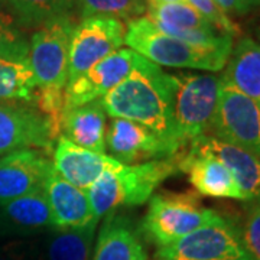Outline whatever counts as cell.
Returning a JSON list of instances; mask_svg holds the SVG:
<instances>
[{
  "instance_id": "cell-1",
  "label": "cell",
  "mask_w": 260,
  "mask_h": 260,
  "mask_svg": "<svg viewBox=\"0 0 260 260\" xmlns=\"http://www.w3.org/2000/svg\"><path fill=\"white\" fill-rule=\"evenodd\" d=\"M175 87V75L164 73L160 67L145 58L129 77L103 95L100 103L113 119L145 126L184 155L186 150L181 148L174 132Z\"/></svg>"
},
{
  "instance_id": "cell-2",
  "label": "cell",
  "mask_w": 260,
  "mask_h": 260,
  "mask_svg": "<svg viewBox=\"0 0 260 260\" xmlns=\"http://www.w3.org/2000/svg\"><path fill=\"white\" fill-rule=\"evenodd\" d=\"M182 156L121 165L119 169L106 172L87 189L94 220L99 223L103 217L121 207L145 204L165 179L179 172L178 165Z\"/></svg>"
},
{
  "instance_id": "cell-3",
  "label": "cell",
  "mask_w": 260,
  "mask_h": 260,
  "mask_svg": "<svg viewBox=\"0 0 260 260\" xmlns=\"http://www.w3.org/2000/svg\"><path fill=\"white\" fill-rule=\"evenodd\" d=\"M124 44L158 67L221 71L229 52L197 48L160 32L146 16L127 20Z\"/></svg>"
},
{
  "instance_id": "cell-4",
  "label": "cell",
  "mask_w": 260,
  "mask_h": 260,
  "mask_svg": "<svg viewBox=\"0 0 260 260\" xmlns=\"http://www.w3.org/2000/svg\"><path fill=\"white\" fill-rule=\"evenodd\" d=\"M218 215L217 211L201 204L195 192H159L150 197L139 232L142 237L160 249L213 223Z\"/></svg>"
},
{
  "instance_id": "cell-5",
  "label": "cell",
  "mask_w": 260,
  "mask_h": 260,
  "mask_svg": "<svg viewBox=\"0 0 260 260\" xmlns=\"http://www.w3.org/2000/svg\"><path fill=\"white\" fill-rule=\"evenodd\" d=\"M174 93V132L181 148L210 135L220 100L221 81L211 74H178Z\"/></svg>"
},
{
  "instance_id": "cell-6",
  "label": "cell",
  "mask_w": 260,
  "mask_h": 260,
  "mask_svg": "<svg viewBox=\"0 0 260 260\" xmlns=\"http://www.w3.org/2000/svg\"><path fill=\"white\" fill-rule=\"evenodd\" d=\"M156 260H253L243 242L242 229L218 215L177 242L160 247Z\"/></svg>"
},
{
  "instance_id": "cell-7",
  "label": "cell",
  "mask_w": 260,
  "mask_h": 260,
  "mask_svg": "<svg viewBox=\"0 0 260 260\" xmlns=\"http://www.w3.org/2000/svg\"><path fill=\"white\" fill-rule=\"evenodd\" d=\"M74 26L71 16H62L42 25L30 38L28 62L38 88L67 87L70 39Z\"/></svg>"
},
{
  "instance_id": "cell-8",
  "label": "cell",
  "mask_w": 260,
  "mask_h": 260,
  "mask_svg": "<svg viewBox=\"0 0 260 260\" xmlns=\"http://www.w3.org/2000/svg\"><path fill=\"white\" fill-rule=\"evenodd\" d=\"M126 26L120 19L91 16L77 23L71 32L68 52V83L85 74L103 58L120 49Z\"/></svg>"
},
{
  "instance_id": "cell-9",
  "label": "cell",
  "mask_w": 260,
  "mask_h": 260,
  "mask_svg": "<svg viewBox=\"0 0 260 260\" xmlns=\"http://www.w3.org/2000/svg\"><path fill=\"white\" fill-rule=\"evenodd\" d=\"M221 81L220 100L210 135L260 159V106Z\"/></svg>"
},
{
  "instance_id": "cell-10",
  "label": "cell",
  "mask_w": 260,
  "mask_h": 260,
  "mask_svg": "<svg viewBox=\"0 0 260 260\" xmlns=\"http://www.w3.org/2000/svg\"><path fill=\"white\" fill-rule=\"evenodd\" d=\"M59 133L35 106L0 102V155L23 149L48 152Z\"/></svg>"
},
{
  "instance_id": "cell-11",
  "label": "cell",
  "mask_w": 260,
  "mask_h": 260,
  "mask_svg": "<svg viewBox=\"0 0 260 260\" xmlns=\"http://www.w3.org/2000/svg\"><path fill=\"white\" fill-rule=\"evenodd\" d=\"M145 58L132 49H117L91 67L85 74L65 87V112L83 106L112 91L129 77Z\"/></svg>"
},
{
  "instance_id": "cell-12",
  "label": "cell",
  "mask_w": 260,
  "mask_h": 260,
  "mask_svg": "<svg viewBox=\"0 0 260 260\" xmlns=\"http://www.w3.org/2000/svg\"><path fill=\"white\" fill-rule=\"evenodd\" d=\"M109 156L123 165L182 156L167 140L135 121L113 119L106 135Z\"/></svg>"
},
{
  "instance_id": "cell-13",
  "label": "cell",
  "mask_w": 260,
  "mask_h": 260,
  "mask_svg": "<svg viewBox=\"0 0 260 260\" xmlns=\"http://www.w3.org/2000/svg\"><path fill=\"white\" fill-rule=\"evenodd\" d=\"M54 165L47 152L23 149L0 158V207L42 189Z\"/></svg>"
},
{
  "instance_id": "cell-14",
  "label": "cell",
  "mask_w": 260,
  "mask_h": 260,
  "mask_svg": "<svg viewBox=\"0 0 260 260\" xmlns=\"http://www.w3.org/2000/svg\"><path fill=\"white\" fill-rule=\"evenodd\" d=\"M52 165L62 179L71 185L87 191L106 172L119 169L123 164L106 153H97L80 148L59 136L54 148Z\"/></svg>"
},
{
  "instance_id": "cell-15",
  "label": "cell",
  "mask_w": 260,
  "mask_h": 260,
  "mask_svg": "<svg viewBox=\"0 0 260 260\" xmlns=\"http://www.w3.org/2000/svg\"><path fill=\"white\" fill-rule=\"evenodd\" d=\"M49 229L52 218L44 189L0 207V242L32 239Z\"/></svg>"
},
{
  "instance_id": "cell-16",
  "label": "cell",
  "mask_w": 260,
  "mask_h": 260,
  "mask_svg": "<svg viewBox=\"0 0 260 260\" xmlns=\"http://www.w3.org/2000/svg\"><path fill=\"white\" fill-rule=\"evenodd\" d=\"M179 172L188 175L191 185L200 195L211 198H232L243 201L232 172L211 153L189 146L179 159Z\"/></svg>"
},
{
  "instance_id": "cell-17",
  "label": "cell",
  "mask_w": 260,
  "mask_h": 260,
  "mask_svg": "<svg viewBox=\"0 0 260 260\" xmlns=\"http://www.w3.org/2000/svg\"><path fill=\"white\" fill-rule=\"evenodd\" d=\"M189 146L211 153L223 162L232 172L236 184L240 189L243 201L260 204V159L244 149L227 143L215 138L214 135H205L191 142Z\"/></svg>"
},
{
  "instance_id": "cell-18",
  "label": "cell",
  "mask_w": 260,
  "mask_h": 260,
  "mask_svg": "<svg viewBox=\"0 0 260 260\" xmlns=\"http://www.w3.org/2000/svg\"><path fill=\"white\" fill-rule=\"evenodd\" d=\"M47 195L52 229H75L93 223V211L87 191L71 185L52 169L42 186Z\"/></svg>"
},
{
  "instance_id": "cell-19",
  "label": "cell",
  "mask_w": 260,
  "mask_h": 260,
  "mask_svg": "<svg viewBox=\"0 0 260 260\" xmlns=\"http://www.w3.org/2000/svg\"><path fill=\"white\" fill-rule=\"evenodd\" d=\"M91 260H149L139 227L123 214H107Z\"/></svg>"
},
{
  "instance_id": "cell-20",
  "label": "cell",
  "mask_w": 260,
  "mask_h": 260,
  "mask_svg": "<svg viewBox=\"0 0 260 260\" xmlns=\"http://www.w3.org/2000/svg\"><path fill=\"white\" fill-rule=\"evenodd\" d=\"M107 114L100 100L67 110L61 124V136L80 148L104 153Z\"/></svg>"
},
{
  "instance_id": "cell-21",
  "label": "cell",
  "mask_w": 260,
  "mask_h": 260,
  "mask_svg": "<svg viewBox=\"0 0 260 260\" xmlns=\"http://www.w3.org/2000/svg\"><path fill=\"white\" fill-rule=\"evenodd\" d=\"M225 65L220 78L260 106V44L251 38H242Z\"/></svg>"
},
{
  "instance_id": "cell-22",
  "label": "cell",
  "mask_w": 260,
  "mask_h": 260,
  "mask_svg": "<svg viewBox=\"0 0 260 260\" xmlns=\"http://www.w3.org/2000/svg\"><path fill=\"white\" fill-rule=\"evenodd\" d=\"M97 221L75 229H49L44 234V260H90Z\"/></svg>"
},
{
  "instance_id": "cell-23",
  "label": "cell",
  "mask_w": 260,
  "mask_h": 260,
  "mask_svg": "<svg viewBox=\"0 0 260 260\" xmlns=\"http://www.w3.org/2000/svg\"><path fill=\"white\" fill-rule=\"evenodd\" d=\"M146 18L150 19L160 32L169 37H175L181 32L217 29L188 3L146 5Z\"/></svg>"
},
{
  "instance_id": "cell-24",
  "label": "cell",
  "mask_w": 260,
  "mask_h": 260,
  "mask_svg": "<svg viewBox=\"0 0 260 260\" xmlns=\"http://www.w3.org/2000/svg\"><path fill=\"white\" fill-rule=\"evenodd\" d=\"M15 16L16 22L25 28H41L48 22L62 16H71L75 0H3Z\"/></svg>"
},
{
  "instance_id": "cell-25",
  "label": "cell",
  "mask_w": 260,
  "mask_h": 260,
  "mask_svg": "<svg viewBox=\"0 0 260 260\" xmlns=\"http://www.w3.org/2000/svg\"><path fill=\"white\" fill-rule=\"evenodd\" d=\"M37 90L29 62L0 59V102H34Z\"/></svg>"
},
{
  "instance_id": "cell-26",
  "label": "cell",
  "mask_w": 260,
  "mask_h": 260,
  "mask_svg": "<svg viewBox=\"0 0 260 260\" xmlns=\"http://www.w3.org/2000/svg\"><path fill=\"white\" fill-rule=\"evenodd\" d=\"M75 9L83 19L109 16L130 20L146 12V0H75Z\"/></svg>"
},
{
  "instance_id": "cell-27",
  "label": "cell",
  "mask_w": 260,
  "mask_h": 260,
  "mask_svg": "<svg viewBox=\"0 0 260 260\" xmlns=\"http://www.w3.org/2000/svg\"><path fill=\"white\" fill-rule=\"evenodd\" d=\"M29 41L15 25L0 16V59L28 62Z\"/></svg>"
},
{
  "instance_id": "cell-28",
  "label": "cell",
  "mask_w": 260,
  "mask_h": 260,
  "mask_svg": "<svg viewBox=\"0 0 260 260\" xmlns=\"http://www.w3.org/2000/svg\"><path fill=\"white\" fill-rule=\"evenodd\" d=\"M0 260H44V239L0 242Z\"/></svg>"
},
{
  "instance_id": "cell-29",
  "label": "cell",
  "mask_w": 260,
  "mask_h": 260,
  "mask_svg": "<svg viewBox=\"0 0 260 260\" xmlns=\"http://www.w3.org/2000/svg\"><path fill=\"white\" fill-rule=\"evenodd\" d=\"M185 2L220 32L227 34L230 37H236L239 34V28L233 23L232 19L215 5L214 0H185Z\"/></svg>"
},
{
  "instance_id": "cell-30",
  "label": "cell",
  "mask_w": 260,
  "mask_h": 260,
  "mask_svg": "<svg viewBox=\"0 0 260 260\" xmlns=\"http://www.w3.org/2000/svg\"><path fill=\"white\" fill-rule=\"evenodd\" d=\"M243 242L253 260H260V204L251 203L242 230Z\"/></svg>"
},
{
  "instance_id": "cell-31",
  "label": "cell",
  "mask_w": 260,
  "mask_h": 260,
  "mask_svg": "<svg viewBox=\"0 0 260 260\" xmlns=\"http://www.w3.org/2000/svg\"><path fill=\"white\" fill-rule=\"evenodd\" d=\"M214 2L225 15H229V13H232V15H244L239 0H214Z\"/></svg>"
},
{
  "instance_id": "cell-32",
  "label": "cell",
  "mask_w": 260,
  "mask_h": 260,
  "mask_svg": "<svg viewBox=\"0 0 260 260\" xmlns=\"http://www.w3.org/2000/svg\"><path fill=\"white\" fill-rule=\"evenodd\" d=\"M239 3H240V6H242V9L244 13H247V12H250L251 9L259 8L260 6V0H239Z\"/></svg>"
},
{
  "instance_id": "cell-33",
  "label": "cell",
  "mask_w": 260,
  "mask_h": 260,
  "mask_svg": "<svg viewBox=\"0 0 260 260\" xmlns=\"http://www.w3.org/2000/svg\"><path fill=\"white\" fill-rule=\"evenodd\" d=\"M162 3H186L185 0H146V5H162Z\"/></svg>"
}]
</instances>
